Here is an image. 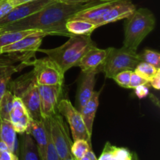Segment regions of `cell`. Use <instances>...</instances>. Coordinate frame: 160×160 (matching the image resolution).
Instances as JSON below:
<instances>
[{"instance_id":"9a60e30c","label":"cell","mask_w":160,"mask_h":160,"mask_svg":"<svg viewBox=\"0 0 160 160\" xmlns=\"http://www.w3.org/2000/svg\"><path fill=\"white\" fill-rule=\"evenodd\" d=\"M98 73V71L83 73V77L80 81L76 96V109L79 112L95 92L94 88L96 82V75Z\"/></svg>"},{"instance_id":"5bb4252c","label":"cell","mask_w":160,"mask_h":160,"mask_svg":"<svg viewBox=\"0 0 160 160\" xmlns=\"http://www.w3.org/2000/svg\"><path fill=\"white\" fill-rule=\"evenodd\" d=\"M28 134H31L37 146L41 160H45L47 143H48V128L42 120L31 118L30 121Z\"/></svg>"},{"instance_id":"4fadbf2b","label":"cell","mask_w":160,"mask_h":160,"mask_svg":"<svg viewBox=\"0 0 160 160\" xmlns=\"http://www.w3.org/2000/svg\"><path fill=\"white\" fill-rule=\"evenodd\" d=\"M136 6L131 0H120L96 23L98 27L127 19L135 11Z\"/></svg>"},{"instance_id":"44dd1931","label":"cell","mask_w":160,"mask_h":160,"mask_svg":"<svg viewBox=\"0 0 160 160\" xmlns=\"http://www.w3.org/2000/svg\"><path fill=\"white\" fill-rule=\"evenodd\" d=\"M0 141L7 145L9 151L17 154L18 148L17 132L9 120H0Z\"/></svg>"},{"instance_id":"4316f807","label":"cell","mask_w":160,"mask_h":160,"mask_svg":"<svg viewBox=\"0 0 160 160\" xmlns=\"http://www.w3.org/2000/svg\"><path fill=\"white\" fill-rule=\"evenodd\" d=\"M138 56L141 62H146L156 68L160 69V54L158 52L147 48L138 53Z\"/></svg>"},{"instance_id":"7a4b0ae2","label":"cell","mask_w":160,"mask_h":160,"mask_svg":"<svg viewBox=\"0 0 160 160\" xmlns=\"http://www.w3.org/2000/svg\"><path fill=\"white\" fill-rule=\"evenodd\" d=\"M96 46L91 35H75L59 47L54 48H40L38 52L45 53L59 66L63 72H67L78 64L84 54L91 48Z\"/></svg>"},{"instance_id":"2e32d148","label":"cell","mask_w":160,"mask_h":160,"mask_svg":"<svg viewBox=\"0 0 160 160\" xmlns=\"http://www.w3.org/2000/svg\"><path fill=\"white\" fill-rule=\"evenodd\" d=\"M120 0H101L90 7L77 12L72 18L83 19L96 23Z\"/></svg>"},{"instance_id":"7c38bea8","label":"cell","mask_w":160,"mask_h":160,"mask_svg":"<svg viewBox=\"0 0 160 160\" xmlns=\"http://www.w3.org/2000/svg\"><path fill=\"white\" fill-rule=\"evenodd\" d=\"M31 118L32 117L21 100L14 96L12 108L9 115V121L16 132L20 134L28 132Z\"/></svg>"},{"instance_id":"d590c367","label":"cell","mask_w":160,"mask_h":160,"mask_svg":"<svg viewBox=\"0 0 160 160\" xmlns=\"http://www.w3.org/2000/svg\"><path fill=\"white\" fill-rule=\"evenodd\" d=\"M12 2H13V4L15 5V6H19V5L23 4V3L35 1V0H12Z\"/></svg>"},{"instance_id":"484cf974","label":"cell","mask_w":160,"mask_h":160,"mask_svg":"<svg viewBox=\"0 0 160 160\" xmlns=\"http://www.w3.org/2000/svg\"><path fill=\"white\" fill-rule=\"evenodd\" d=\"M160 69L156 68L153 66L150 65V64L146 63V62H139L134 70V72L146 80L148 83L151 81L152 78L157 73L158 71H159Z\"/></svg>"},{"instance_id":"8fae6325","label":"cell","mask_w":160,"mask_h":160,"mask_svg":"<svg viewBox=\"0 0 160 160\" xmlns=\"http://www.w3.org/2000/svg\"><path fill=\"white\" fill-rule=\"evenodd\" d=\"M56 1L58 0H35L17 6L7 15L0 20V26L9 24L26 18Z\"/></svg>"},{"instance_id":"52a82bcc","label":"cell","mask_w":160,"mask_h":160,"mask_svg":"<svg viewBox=\"0 0 160 160\" xmlns=\"http://www.w3.org/2000/svg\"><path fill=\"white\" fill-rule=\"evenodd\" d=\"M29 66H33L32 71L38 85H63L65 72L48 56L33 59Z\"/></svg>"},{"instance_id":"d4e9b609","label":"cell","mask_w":160,"mask_h":160,"mask_svg":"<svg viewBox=\"0 0 160 160\" xmlns=\"http://www.w3.org/2000/svg\"><path fill=\"white\" fill-rule=\"evenodd\" d=\"M90 149H92V144L84 139H78L73 141L70 148V152L75 159L79 160Z\"/></svg>"},{"instance_id":"8992f818","label":"cell","mask_w":160,"mask_h":160,"mask_svg":"<svg viewBox=\"0 0 160 160\" xmlns=\"http://www.w3.org/2000/svg\"><path fill=\"white\" fill-rule=\"evenodd\" d=\"M48 36L45 33H35L23 38L14 43L0 49V55L8 54L12 59L22 62L23 66H29L31 59L35 56L38 49L42 45L43 38Z\"/></svg>"},{"instance_id":"cb8c5ba5","label":"cell","mask_w":160,"mask_h":160,"mask_svg":"<svg viewBox=\"0 0 160 160\" xmlns=\"http://www.w3.org/2000/svg\"><path fill=\"white\" fill-rule=\"evenodd\" d=\"M13 99V94L7 89L0 100V120H9V115L12 110Z\"/></svg>"},{"instance_id":"7402d4cb","label":"cell","mask_w":160,"mask_h":160,"mask_svg":"<svg viewBox=\"0 0 160 160\" xmlns=\"http://www.w3.org/2000/svg\"><path fill=\"white\" fill-rule=\"evenodd\" d=\"M98 160H132V153L128 148L106 142Z\"/></svg>"},{"instance_id":"ab89813d","label":"cell","mask_w":160,"mask_h":160,"mask_svg":"<svg viewBox=\"0 0 160 160\" xmlns=\"http://www.w3.org/2000/svg\"><path fill=\"white\" fill-rule=\"evenodd\" d=\"M2 1H5V0H0V2H2Z\"/></svg>"},{"instance_id":"f35d334b","label":"cell","mask_w":160,"mask_h":160,"mask_svg":"<svg viewBox=\"0 0 160 160\" xmlns=\"http://www.w3.org/2000/svg\"><path fill=\"white\" fill-rule=\"evenodd\" d=\"M2 64H3V63H2V62H0V67H1V66H2Z\"/></svg>"},{"instance_id":"30bf717a","label":"cell","mask_w":160,"mask_h":160,"mask_svg":"<svg viewBox=\"0 0 160 160\" xmlns=\"http://www.w3.org/2000/svg\"><path fill=\"white\" fill-rule=\"evenodd\" d=\"M42 119L48 118L58 112L62 86L38 85Z\"/></svg>"},{"instance_id":"5b68a950","label":"cell","mask_w":160,"mask_h":160,"mask_svg":"<svg viewBox=\"0 0 160 160\" xmlns=\"http://www.w3.org/2000/svg\"><path fill=\"white\" fill-rule=\"evenodd\" d=\"M139 62H141L140 58L135 50L124 46L119 48L110 47L107 48V56L99 72L104 73L106 78L112 79L120 72L134 71Z\"/></svg>"},{"instance_id":"ba28073f","label":"cell","mask_w":160,"mask_h":160,"mask_svg":"<svg viewBox=\"0 0 160 160\" xmlns=\"http://www.w3.org/2000/svg\"><path fill=\"white\" fill-rule=\"evenodd\" d=\"M48 124L50 135L59 159L63 160L71 155L73 142L69 134L68 128L59 112L48 118H44Z\"/></svg>"},{"instance_id":"f546056e","label":"cell","mask_w":160,"mask_h":160,"mask_svg":"<svg viewBox=\"0 0 160 160\" xmlns=\"http://www.w3.org/2000/svg\"><path fill=\"white\" fill-rule=\"evenodd\" d=\"M147 84H149V83H148L146 80H145L144 78H142V77L138 75L137 73H134V71L132 72L131 77V81H130L129 88L134 89L136 87H138V86Z\"/></svg>"},{"instance_id":"60d3db41","label":"cell","mask_w":160,"mask_h":160,"mask_svg":"<svg viewBox=\"0 0 160 160\" xmlns=\"http://www.w3.org/2000/svg\"><path fill=\"white\" fill-rule=\"evenodd\" d=\"M59 160H62V159H59Z\"/></svg>"},{"instance_id":"836d02e7","label":"cell","mask_w":160,"mask_h":160,"mask_svg":"<svg viewBox=\"0 0 160 160\" xmlns=\"http://www.w3.org/2000/svg\"><path fill=\"white\" fill-rule=\"evenodd\" d=\"M79 160H98L96 156L95 155V153L93 152L92 149H90L84 156H83L81 159Z\"/></svg>"},{"instance_id":"603a6c76","label":"cell","mask_w":160,"mask_h":160,"mask_svg":"<svg viewBox=\"0 0 160 160\" xmlns=\"http://www.w3.org/2000/svg\"><path fill=\"white\" fill-rule=\"evenodd\" d=\"M23 65L16 67L7 63H3L0 67V100L8 89L12 74L23 68Z\"/></svg>"},{"instance_id":"e0dca14e","label":"cell","mask_w":160,"mask_h":160,"mask_svg":"<svg viewBox=\"0 0 160 160\" xmlns=\"http://www.w3.org/2000/svg\"><path fill=\"white\" fill-rule=\"evenodd\" d=\"M107 56V48L102 49L96 46L89 49L83 56L78 64V67L81 69L82 73L91 71H98L100 73V67L104 62Z\"/></svg>"},{"instance_id":"277c9868","label":"cell","mask_w":160,"mask_h":160,"mask_svg":"<svg viewBox=\"0 0 160 160\" xmlns=\"http://www.w3.org/2000/svg\"><path fill=\"white\" fill-rule=\"evenodd\" d=\"M8 89L14 96L21 100L33 119L42 120L38 84L32 70L10 81Z\"/></svg>"},{"instance_id":"ffe728a7","label":"cell","mask_w":160,"mask_h":160,"mask_svg":"<svg viewBox=\"0 0 160 160\" xmlns=\"http://www.w3.org/2000/svg\"><path fill=\"white\" fill-rule=\"evenodd\" d=\"M19 160H41L35 142L28 133L21 134Z\"/></svg>"},{"instance_id":"3957f363","label":"cell","mask_w":160,"mask_h":160,"mask_svg":"<svg viewBox=\"0 0 160 160\" xmlns=\"http://www.w3.org/2000/svg\"><path fill=\"white\" fill-rule=\"evenodd\" d=\"M156 17L150 9L140 8L126 19L123 46L137 51L144 39L154 30Z\"/></svg>"},{"instance_id":"9c48e42d","label":"cell","mask_w":160,"mask_h":160,"mask_svg":"<svg viewBox=\"0 0 160 160\" xmlns=\"http://www.w3.org/2000/svg\"><path fill=\"white\" fill-rule=\"evenodd\" d=\"M58 112L67 119L70 125L73 140L84 139L92 144V135L88 131L81 112L67 98H62L58 105Z\"/></svg>"},{"instance_id":"8d00e7d4","label":"cell","mask_w":160,"mask_h":160,"mask_svg":"<svg viewBox=\"0 0 160 160\" xmlns=\"http://www.w3.org/2000/svg\"><path fill=\"white\" fill-rule=\"evenodd\" d=\"M132 160H139L137 153H135V152L132 153Z\"/></svg>"},{"instance_id":"d6a6232c","label":"cell","mask_w":160,"mask_h":160,"mask_svg":"<svg viewBox=\"0 0 160 160\" xmlns=\"http://www.w3.org/2000/svg\"><path fill=\"white\" fill-rule=\"evenodd\" d=\"M149 84L155 89L159 90L160 88V70L158 71L157 73L152 78L151 81H149Z\"/></svg>"},{"instance_id":"d6986e66","label":"cell","mask_w":160,"mask_h":160,"mask_svg":"<svg viewBox=\"0 0 160 160\" xmlns=\"http://www.w3.org/2000/svg\"><path fill=\"white\" fill-rule=\"evenodd\" d=\"M98 28L96 23L83 19L71 18L65 23L66 30L75 35H91Z\"/></svg>"},{"instance_id":"83f0119b","label":"cell","mask_w":160,"mask_h":160,"mask_svg":"<svg viewBox=\"0 0 160 160\" xmlns=\"http://www.w3.org/2000/svg\"><path fill=\"white\" fill-rule=\"evenodd\" d=\"M133 71L131 70H124L117 73L112 79L122 88H129L130 81H131V73Z\"/></svg>"},{"instance_id":"74e56055","label":"cell","mask_w":160,"mask_h":160,"mask_svg":"<svg viewBox=\"0 0 160 160\" xmlns=\"http://www.w3.org/2000/svg\"><path fill=\"white\" fill-rule=\"evenodd\" d=\"M63 160H77V159H75V158L73 157V155L71 154V155H70V156H69L68 157L66 158V159H63Z\"/></svg>"},{"instance_id":"f1b7e54d","label":"cell","mask_w":160,"mask_h":160,"mask_svg":"<svg viewBox=\"0 0 160 160\" xmlns=\"http://www.w3.org/2000/svg\"><path fill=\"white\" fill-rule=\"evenodd\" d=\"M14 7H16L12 0H5L0 2V20L7 15Z\"/></svg>"},{"instance_id":"1f68e13d","label":"cell","mask_w":160,"mask_h":160,"mask_svg":"<svg viewBox=\"0 0 160 160\" xmlns=\"http://www.w3.org/2000/svg\"><path fill=\"white\" fill-rule=\"evenodd\" d=\"M0 160H19V157L9 150H0Z\"/></svg>"},{"instance_id":"e575fe53","label":"cell","mask_w":160,"mask_h":160,"mask_svg":"<svg viewBox=\"0 0 160 160\" xmlns=\"http://www.w3.org/2000/svg\"><path fill=\"white\" fill-rule=\"evenodd\" d=\"M58 1L65 3H69V4H76V3L90 2L98 1V0H58Z\"/></svg>"},{"instance_id":"6da1fadb","label":"cell","mask_w":160,"mask_h":160,"mask_svg":"<svg viewBox=\"0 0 160 160\" xmlns=\"http://www.w3.org/2000/svg\"><path fill=\"white\" fill-rule=\"evenodd\" d=\"M99 1L101 0L76 4L56 1L26 18L0 26V34L6 31L33 29L46 33L48 35L70 37L73 34L66 30V22L77 12L90 7Z\"/></svg>"},{"instance_id":"4dcf8cb0","label":"cell","mask_w":160,"mask_h":160,"mask_svg":"<svg viewBox=\"0 0 160 160\" xmlns=\"http://www.w3.org/2000/svg\"><path fill=\"white\" fill-rule=\"evenodd\" d=\"M149 84H147L136 87L134 88V91H135V95H137L138 98L142 99L148 96L149 95Z\"/></svg>"},{"instance_id":"ac0fdd59","label":"cell","mask_w":160,"mask_h":160,"mask_svg":"<svg viewBox=\"0 0 160 160\" xmlns=\"http://www.w3.org/2000/svg\"><path fill=\"white\" fill-rule=\"evenodd\" d=\"M99 95L100 91L99 92H94L90 99L86 102V104L83 106L81 110L80 111L88 131L91 135H92L94 120H95L97 109H98V104H99Z\"/></svg>"}]
</instances>
